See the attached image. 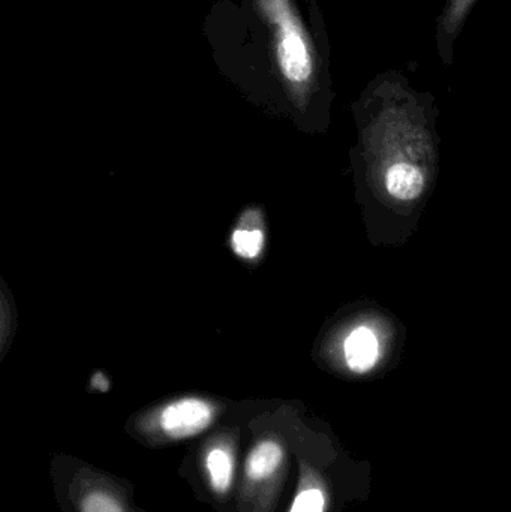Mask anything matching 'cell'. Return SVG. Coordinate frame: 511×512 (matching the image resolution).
I'll return each mask as SVG.
<instances>
[{
	"label": "cell",
	"instance_id": "cell-1",
	"mask_svg": "<svg viewBox=\"0 0 511 512\" xmlns=\"http://www.w3.org/2000/svg\"><path fill=\"white\" fill-rule=\"evenodd\" d=\"M432 119L428 105L401 84H381L363 107L357 198L374 246L404 245L437 188L440 140Z\"/></svg>",
	"mask_w": 511,
	"mask_h": 512
},
{
	"label": "cell",
	"instance_id": "cell-2",
	"mask_svg": "<svg viewBox=\"0 0 511 512\" xmlns=\"http://www.w3.org/2000/svg\"><path fill=\"white\" fill-rule=\"evenodd\" d=\"M272 41L273 60L287 92L305 107L317 86L314 44L291 0H255Z\"/></svg>",
	"mask_w": 511,
	"mask_h": 512
},
{
	"label": "cell",
	"instance_id": "cell-3",
	"mask_svg": "<svg viewBox=\"0 0 511 512\" xmlns=\"http://www.w3.org/2000/svg\"><path fill=\"white\" fill-rule=\"evenodd\" d=\"M341 328L335 354L350 375H374L401 357L404 325L377 303L359 307Z\"/></svg>",
	"mask_w": 511,
	"mask_h": 512
},
{
	"label": "cell",
	"instance_id": "cell-4",
	"mask_svg": "<svg viewBox=\"0 0 511 512\" xmlns=\"http://www.w3.org/2000/svg\"><path fill=\"white\" fill-rule=\"evenodd\" d=\"M213 420V409L200 399H183L165 406L159 424L168 436L174 439L189 438L209 427Z\"/></svg>",
	"mask_w": 511,
	"mask_h": 512
},
{
	"label": "cell",
	"instance_id": "cell-5",
	"mask_svg": "<svg viewBox=\"0 0 511 512\" xmlns=\"http://www.w3.org/2000/svg\"><path fill=\"white\" fill-rule=\"evenodd\" d=\"M264 242H266V236H264L261 213L258 210H248L234 228L231 248L240 258L252 261L263 252Z\"/></svg>",
	"mask_w": 511,
	"mask_h": 512
},
{
	"label": "cell",
	"instance_id": "cell-6",
	"mask_svg": "<svg viewBox=\"0 0 511 512\" xmlns=\"http://www.w3.org/2000/svg\"><path fill=\"white\" fill-rule=\"evenodd\" d=\"M282 462V448L276 442L266 441L254 448L246 462V472L252 480L270 477Z\"/></svg>",
	"mask_w": 511,
	"mask_h": 512
},
{
	"label": "cell",
	"instance_id": "cell-7",
	"mask_svg": "<svg viewBox=\"0 0 511 512\" xmlns=\"http://www.w3.org/2000/svg\"><path fill=\"white\" fill-rule=\"evenodd\" d=\"M207 471H209L210 483L216 492L225 493L230 489L233 481V460L227 451L222 448L210 451L207 456Z\"/></svg>",
	"mask_w": 511,
	"mask_h": 512
},
{
	"label": "cell",
	"instance_id": "cell-8",
	"mask_svg": "<svg viewBox=\"0 0 511 512\" xmlns=\"http://www.w3.org/2000/svg\"><path fill=\"white\" fill-rule=\"evenodd\" d=\"M476 2L477 0H449L440 20L441 35L449 39L455 36Z\"/></svg>",
	"mask_w": 511,
	"mask_h": 512
},
{
	"label": "cell",
	"instance_id": "cell-9",
	"mask_svg": "<svg viewBox=\"0 0 511 512\" xmlns=\"http://www.w3.org/2000/svg\"><path fill=\"white\" fill-rule=\"evenodd\" d=\"M324 496L320 490H305L297 496L291 512H323Z\"/></svg>",
	"mask_w": 511,
	"mask_h": 512
},
{
	"label": "cell",
	"instance_id": "cell-10",
	"mask_svg": "<svg viewBox=\"0 0 511 512\" xmlns=\"http://www.w3.org/2000/svg\"><path fill=\"white\" fill-rule=\"evenodd\" d=\"M83 512H123L120 505L105 493H90L83 501Z\"/></svg>",
	"mask_w": 511,
	"mask_h": 512
}]
</instances>
